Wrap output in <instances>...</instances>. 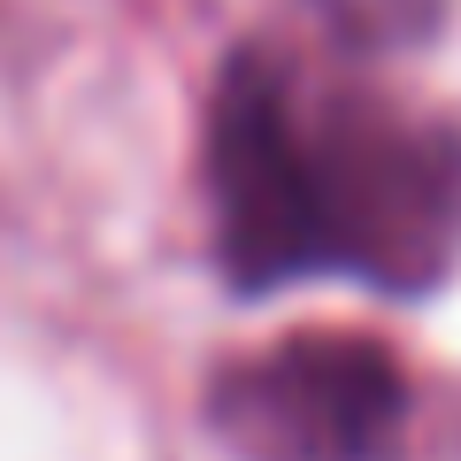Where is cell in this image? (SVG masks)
Returning <instances> with one entry per match:
<instances>
[{"label":"cell","mask_w":461,"mask_h":461,"mask_svg":"<svg viewBox=\"0 0 461 461\" xmlns=\"http://www.w3.org/2000/svg\"><path fill=\"white\" fill-rule=\"evenodd\" d=\"M208 215L239 293L300 277L430 293L461 262V131L254 39L208 100Z\"/></svg>","instance_id":"6da1fadb"},{"label":"cell","mask_w":461,"mask_h":461,"mask_svg":"<svg viewBox=\"0 0 461 461\" xmlns=\"http://www.w3.org/2000/svg\"><path fill=\"white\" fill-rule=\"evenodd\" d=\"M408 415L400 354L362 330H293L208 384V430L239 461H393Z\"/></svg>","instance_id":"7a4b0ae2"},{"label":"cell","mask_w":461,"mask_h":461,"mask_svg":"<svg viewBox=\"0 0 461 461\" xmlns=\"http://www.w3.org/2000/svg\"><path fill=\"white\" fill-rule=\"evenodd\" d=\"M315 23L339 39L346 54L362 62H384V54H415L446 32L454 0H308Z\"/></svg>","instance_id":"3957f363"}]
</instances>
